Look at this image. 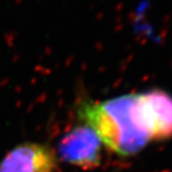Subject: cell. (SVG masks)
Returning <instances> with one entry per match:
<instances>
[{"label": "cell", "mask_w": 172, "mask_h": 172, "mask_svg": "<svg viewBox=\"0 0 172 172\" xmlns=\"http://www.w3.org/2000/svg\"><path fill=\"white\" fill-rule=\"evenodd\" d=\"M134 112L138 125L150 141L172 138V96L169 93L152 89L134 94Z\"/></svg>", "instance_id": "obj_2"}, {"label": "cell", "mask_w": 172, "mask_h": 172, "mask_svg": "<svg viewBox=\"0 0 172 172\" xmlns=\"http://www.w3.org/2000/svg\"><path fill=\"white\" fill-rule=\"evenodd\" d=\"M102 142L95 131L83 123L69 129L57 144L58 159L83 170H93L102 161Z\"/></svg>", "instance_id": "obj_3"}, {"label": "cell", "mask_w": 172, "mask_h": 172, "mask_svg": "<svg viewBox=\"0 0 172 172\" xmlns=\"http://www.w3.org/2000/svg\"><path fill=\"white\" fill-rule=\"evenodd\" d=\"M79 123L91 127L102 144L122 157L136 155L150 142L134 112V94L104 101L81 100L76 106Z\"/></svg>", "instance_id": "obj_1"}, {"label": "cell", "mask_w": 172, "mask_h": 172, "mask_svg": "<svg viewBox=\"0 0 172 172\" xmlns=\"http://www.w3.org/2000/svg\"><path fill=\"white\" fill-rule=\"evenodd\" d=\"M54 148L41 142L26 141L8 150L0 160V172H56Z\"/></svg>", "instance_id": "obj_4"}]
</instances>
